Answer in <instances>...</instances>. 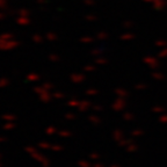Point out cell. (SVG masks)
Here are the masks:
<instances>
[]
</instances>
